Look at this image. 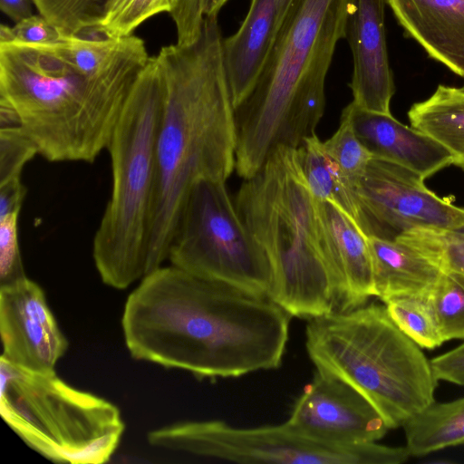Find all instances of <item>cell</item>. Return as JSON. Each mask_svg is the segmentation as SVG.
<instances>
[{"mask_svg":"<svg viewBox=\"0 0 464 464\" xmlns=\"http://www.w3.org/2000/svg\"><path fill=\"white\" fill-rule=\"evenodd\" d=\"M291 317L268 296L169 265L129 295L121 328L132 358L214 380L278 368Z\"/></svg>","mask_w":464,"mask_h":464,"instance_id":"1","label":"cell"},{"mask_svg":"<svg viewBox=\"0 0 464 464\" xmlns=\"http://www.w3.org/2000/svg\"><path fill=\"white\" fill-rule=\"evenodd\" d=\"M217 17L204 20L188 44L163 46L155 58L164 84L157 139V182L148 270L168 260L186 198L201 179L226 181L236 169L235 109Z\"/></svg>","mask_w":464,"mask_h":464,"instance_id":"2","label":"cell"},{"mask_svg":"<svg viewBox=\"0 0 464 464\" xmlns=\"http://www.w3.org/2000/svg\"><path fill=\"white\" fill-rule=\"evenodd\" d=\"M353 2L294 0L253 91L235 109L236 170L243 179L277 148H299L315 135L325 78Z\"/></svg>","mask_w":464,"mask_h":464,"instance_id":"3","label":"cell"},{"mask_svg":"<svg viewBox=\"0 0 464 464\" xmlns=\"http://www.w3.org/2000/svg\"><path fill=\"white\" fill-rule=\"evenodd\" d=\"M0 104L46 160L92 163L107 150L123 99L107 77L79 72L55 43L13 39L0 41Z\"/></svg>","mask_w":464,"mask_h":464,"instance_id":"4","label":"cell"},{"mask_svg":"<svg viewBox=\"0 0 464 464\" xmlns=\"http://www.w3.org/2000/svg\"><path fill=\"white\" fill-rule=\"evenodd\" d=\"M236 208L269 259L268 297L292 317L311 319L334 312L316 200L303 174L297 148H277L245 179Z\"/></svg>","mask_w":464,"mask_h":464,"instance_id":"5","label":"cell"},{"mask_svg":"<svg viewBox=\"0 0 464 464\" xmlns=\"http://www.w3.org/2000/svg\"><path fill=\"white\" fill-rule=\"evenodd\" d=\"M164 84L155 56L138 76L117 121L107 150L111 197L92 241L102 281L125 289L148 274V255L157 182V139Z\"/></svg>","mask_w":464,"mask_h":464,"instance_id":"6","label":"cell"},{"mask_svg":"<svg viewBox=\"0 0 464 464\" xmlns=\"http://www.w3.org/2000/svg\"><path fill=\"white\" fill-rule=\"evenodd\" d=\"M305 347L316 370L353 387L389 430L402 427L435 401L438 381L430 361L384 305L363 304L308 319Z\"/></svg>","mask_w":464,"mask_h":464,"instance_id":"7","label":"cell"},{"mask_svg":"<svg viewBox=\"0 0 464 464\" xmlns=\"http://www.w3.org/2000/svg\"><path fill=\"white\" fill-rule=\"evenodd\" d=\"M0 414L24 443L57 463H105L125 430L109 401L70 386L55 371L33 372L2 357Z\"/></svg>","mask_w":464,"mask_h":464,"instance_id":"8","label":"cell"},{"mask_svg":"<svg viewBox=\"0 0 464 464\" xmlns=\"http://www.w3.org/2000/svg\"><path fill=\"white\" fill-rule=\"evenodd\" d=\"M170 265L268 296L272 267L240 218L225 181L201 179L189 190L170 243Z\"/></svg>","mask_w":464,"mask_h":464,"instance_id":"9","label":"cell"},{"mask_svg":"<svg viewBox=\"0 0 464 464\" xmlns=\"http://www.w3.org/2000/svg\"><path fill=\"white\" fill-rule=\"evenodd\" d=\"M147 440L156 448L238 463L401 464L411 457L406 446L322 442L286 422L236 428L222 420L185 421L153 430Z\"/></svg>","mask_w":464,"mask_h":464,"instance_id":"10","label":"cell"},{"mask_svg":"<svg viewBox=\"0 0 464 464\" xmlns=\"http://www.w3.org/2000/svg\"><path fill=\"white\" fill-rule=\"evenodd\" d=\"M418 173L374 158L357 188L361 228L393 240L414 230H446L464 222V208L430 190Z\"/></svg>","mask_w":464,"mask_h":464,"instance_id":"11","label":"cell"},{"mask_svg":"<svg viewBox=\"0 0 464 464\" xmlns=\"http://www.w3.org/2000/svg\"><path fill=\"white\" fill-rule=\"evenodd\" d=\"M301 434L329 444L376 442L387 430L375 408L338 377L316 370L285 421Z\"/></svg>","mask_w":464,"mask_h":464,"instance_id":"12","label":"cell"},{"mask_svg":"<svg viewBox=\"0 0 464 464\" xmlns=\"http://www.w3.org/2000/svg\"><path fill=\"white\" fill-rule=\"evenodd\" d=\"M1 357L33 372H52L68 341L51 311L44 290L27 276L0 285Z\"/></svg>","mask_w":464,"mask_h":464,"instance_id":"13","label":"cell"},{"mask_svg":"<svg viewBox=\"0 0 464 464\" xmlns=\"http://www.w3.org/2000/svg\"><path fill=\"white\" fill-rule=\"evenodd\" d=\"M316 208L323 252L331 278L334 312L351 311L373 296L368 237L335 204L316 200Z\"/></svg>","mask_w":464,"mask_h":464,"instance_id":"14","label":"cell"},{"mask_svg":"<svg viewBox=\"0 0 464 464\" xmlns=\"http://www.w3.org/2000/svg\"><path fill=\"white\" fill-rule=\"evenodd\" d=\"M385 3L353 0L345 37L353 60L352 102L365 111L392 114L390 106L395 87L386 46Z\"/></svg>","mask_w":464,"mask_h":464,"instance_id":"15","label":"cell"},{"mask_svg":"<svg viewBox=\"0 0 464 464\" xmlns=\"http://www.w3.org/2000/svg\"><path fill=\"white\" fill-rule=\"evenodd\" d=\"M342 115L372 157L409 169L423 179L455 164L451 152L433 138L397 121L392 114L372 112L350 102Z\"/></svg>","mask_w":464,"mask_h":464,"instance_id":"16","label":"cell"},{"mask_svg":"<svg viewBox=\"0 0 464 464\" xmlns=\"http://www.w3.org/2000/svg\"><path fill=\"white\" fill-rule=\"evenodd\" d=\"M428 54L464 78V0H385Z\"/></svg>","mask_w":464,"mask_h":464,"instance_id":"17","label":"cell"},{"mask_svg":"<svg viewBox=\"0 0 464 464\" xmlns=\"http://www.w3.org/2000/svg\"><path fill=\"white\" fill-rule=\"evenodd\" d=\"M276 0H251L236 34L223 39L224 67L234 109L253 91L276 37Z\"/></svg>","mask_w":464,"mask_h":464,"instance_id":"18","label":"cell"},{"mask_svg":"<svg viewBox=\"0 0 464 464\" xmlns=\"http://www.w3.org/2000/svg\"><path fill=\"white\" fill-rule=\"evenodd\" d=\"M373 296L383 303L428 296L443 272L405 236L390 240L368 237Z\"/></svg>","mask_w":464,"mask_h":464,"instance_id":"19","label":"cell"},{"mask_svg":"<svg viewBox=\"0 0 464 464\" xmlns=\"http://www.w3.org/2000/svg\"><path fill=\"white\" fill-rule=\"evenodd\" d=\"M411 127L429 135L451 152L464 169V90L443 84L408 111Z\"/></svg>","mask_w":464,"mask_h":464,"instance_id":"20","label":"cell"},{"mask_svg":"<svg viewBox=\"0 0 464 464\" xmlns=\"http://www.w3.org/2000/svg\"><path fill=\"white\" fill-rule=\"evenodd\" d=\"M402 428L406 447L413 457L464 445V397L448 402L433 401Z\"/></svg>","mask_w":464,"mask_h":464,"instance_id":"21","label":"cell"},{"mask_svg":"<svg viewBox=\"0 0 464 464\" xmlns=\"http://www.w3.org/2000/svg\"><path fill=\"white\" fill-rule=\"evenodd\" d=\"M308 188L318 201H329L352 217L361 227V209L355 189L330 157L316 135L297 148Z\"/></svg>","mask_w":464,"mask_h":464,"instance_id":"22","label":"cell"},{"mask_svg":"<svg viewBox=\"0 0 464 464\" xmlns=\"http://www.w3.org/2000/svg\"><path fill=\"white\" fill-rule=\"evenodd\" d=\"M402 236L464 288V222L446 230H414Z\"/></svg>","mask_w":464,"mask_h":464,"instance_id":"23","label":"cell"},{"mask_svg":"<svg viewBox=\"0 0 464 464\" xmlns=\"http://www.w3.org/2000/svg\"><path fill=\"white\" fill-rule=\"evenodd\" d=\"M178 4L179 0H108L93 32L114 40L128 37L149 18L171 14Z\"/></svg>","mask_w":464,"mask_h":464,"instance_id":"24","label":"cell"},{"mask_svg":"<svg viewBox=\"0 0 464 464\" xmlns=\"http://www.w3.org/2000/svg\"><path fill=\"white\" fill-rule=\"evenodd\" d=\"M385 304L394 324L420 347L432 350L444 343L427 296L399 297Z\"/></svg>","mask_w":464,"mask_h":464,"instance_id":"25","label":"cell"},{"mask_svg":"<svg viewBox=\"0 0 464 464\" xmlns=\"http://www.w3.org/2000/svg\"><path fill=\"white\" fill-rule=\"evenodd\" d=\"M39 14L67 34L94 31L108 0H32Z\"/></svg>","mask_w":464,"mask_h":464,"instance_id":"26","label":"cell"},{"mask_svg":"<svg viewBox=\"0 0 464 464\" xmlns=\"http://www.w3.org/2000/svg\"><path fill=\"white\" fill-rule=\"evenodd\" d=\"M444 342L464 339V288L442 274L427 296Z\"/></svg>","mask_w":464,"mask_h":464,"instance_id":"27","label":"cell"},{"mask_svg":"<svg viewBox=\"0 0 464 464\" xmlns=\"http://www.w3.org/2000/svg\"><path fill=\"white\" fill-rule=\"evenodd\" d=\"M323 143L327 153L356 191L372 155L356 136L347 117L341 116L338 130Z\"/></svg>","mask_w":464,"mask_h":464,"instance_id":"28","label":"cell"},{"mask_svg":"<svg viewBox=\"0 0 464 464\" xmlns=\"http://www.w3.org/2000/svg\"><path fill=\"white\" fill-rule=\"evenodd\" d=\"M38 151L17 123L0 124V185L22 181V172Z\"/></svg>","mask_w":464,"mask_h":464,"instance_id":"29","label":"cell"},{"mask_svg":"<svg viewBox=\"0 0 464 464\" xmlns=\"http://www.w3.org/2000/svg\"><path fill=\"white\" fill-rule=\"evenodd\" d=\"M117 40L84 38L65 34L55 44L65 59L86 76L92 75L104 61Z\"/></svg>","mask_w":464,"mask_h":464,"instance_id":"30","label":"cell"},{"mask_svg":"<svg viewBox=\"0 0 464 464\" xmlns=\"http://www.w3.org/2000/svg\"><path fill=\"white\" fill-rule=\"evenodd\" d=\"M228 0H179L170 14L177 30V44H188L200 34L204 20L218 17L222 6Z\"/></svg>","mask_w":464,"mask_h":464,"instance_id":"31","label":"cell"},{"mask_svg":"<svg viewBox=\"0 0 464 464\" xmlns=\"http://www.w3.org/2000/svg\"><path fill=\"white\" fill-rule=\"evenodd\" d=\"M19 214L0 217V285L26 276L18 241Z\"/></svg>","mask_w":464,"mask_h":464,"instance_id":"32","label":"cell"},{"mask_svg":"<svg viewBox=\"0 0 464 464\" xmlns=\"http://www.w3.org/2000/svg\"><path fill=\"white\" fill-rule=\"evenodd\" d=\"M65 34L41 14H32L13 27L2 24L0 41L17 40L30 44H53Z\"/></svg>","mask_w":464,"mask_h":464,"instance_id":"33","label":"cell"},{"mask_svg":"<svg viewBox=\"0 0 464 464\" xmlns=\"http://www.w3.org/2000/svg\"><path fill=\"white\" fill-rule=\"evenodd\" d=\"M437 381L464 386V343L430 360Z\"/></svg>","mask_w":464,"mask_h":464,"instance_id":"34","label":"cell"},{"mask_svg":"<svg viewBox=\"0 0 464 464\" xmlns=\"http://www.w3.org/2000/svg\"><path fill=\"white\" fill-rule=\"evenodd\" d=\"M32 0H0L1 11L14 23L34 14Z\"/></svg>","mask_w":464,"mask_h":464,"instance_id":"35","label":"cell"},{"mask_svg":"<svg viewBox=\"0 0 464 464\" xmlns=\"http://www.w3.org/2000/svg\"><path fill=\"white\" fill-rule=\"evenodd\" d=\"M294 0H276V32L278 33Z\"/></svg>","mask_w":464,"mask_h":464,"instance_id":"36","label":"cell"},{"mask_svg":"<svg viewBox=\"0 0 464 464\" xmlns=\"http://www.w3.org/2000/svg\"><path fill=\"white\" fill-rule=\"evenodd\" d=\"M461 88L464 90V85Z\"/></svg>","mask_w":464,"mask_h":464,"instance_id":"37","label":"cell"}]
</instances>
